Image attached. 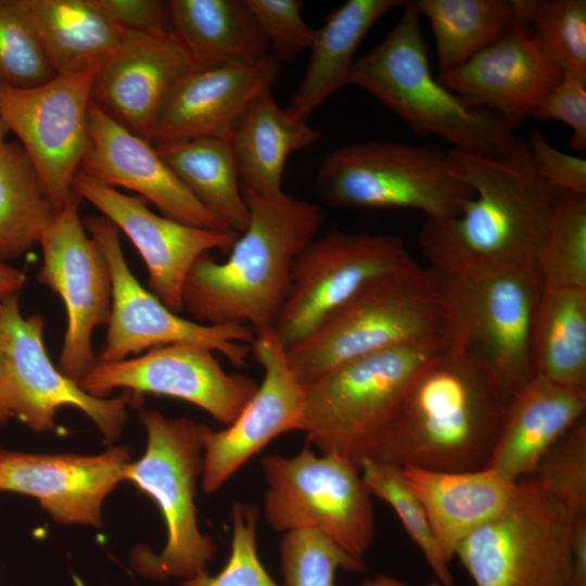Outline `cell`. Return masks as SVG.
I'll list each match as a JSON object with an SVG mask.
<instances>
[{"label":"cell","instance_id":"cell-19","mask_svg":"<svg viewBox=\"0 0 586 586\" xmlns=\"http://www.w3.org/2000/svg\"><path fill=\"white\" fill-rule=\"evenodd\" d=\"M251 352L264 371L256 393L224 430L203 424L201 485L205 494L221 488L273 438L298 431L304 386L292 372L273 329L257 332Z\"/></svg>","mask_w":586,"mask_h":586},{"label":"cell","instance_id":"cell-33","mask_svg":"<svg viewBox=\"0 0 586 586\" xmlns=\"http://www.w3.org/2000/svg\"><path fill=\"white\" fill-rule=\"evenodd\" d=\"M55 209L20 142L0 146V262L17 259L38 244Z\"/></svg>","mask_w":586,"mask_h":586},{"label":"cell","instance_id":"cell-20","mask_svg":"<svg viewBox=\"0 0 586 586\" xmlns=\"http://www.w3.org/2000/svg\"><path fill=\"white\" fill-rule=\"evenodd\" d=\"M193 67L171 30L145 34L122 29L119 44L94 75L91 103L131 133L152 143L164 99Z\"/></svg>","mask_w":586,"mask_h":586},{"label":"cell","instance_id":"cell-2","mask_svg":"<svg viewBox=\"0 0 586 586\" xmlns=\"http://www.w3.org/2000/svg\"><path fill=\"white\" fill-rule=\"evenodd\" d=\"M250 218L230 255L218 263L207 253L191 267L183 309L208 326L273 329L285 301L295 257L316 238L320 208L284 192L263 196L242 190Z\"/></svg>","mask_w":586,"mask_h":586},{"label":"cell","instance_id":"cell-44","mask_svg":"<svg viewBox=\"0 0 586 586\" xmlns=\"http://www.w3.org/2000/svg\"><path fill=\"white\" fill-rule=\"evenodd\" d=\"M539 176L558 192L586 194V160L552 146L544 135L533 129L526 140Z\"/></svg>","mask_w":586,"mask_h":586},{"label":"cell","instance_id":"cell-27","mask_svg":"<svg viewBox=\"0 0 586 586\" xmlns=\"http://www.w3.org/2000/svg\"><path fill=\"white\" fill-rule=\"evenodd\" d=\"M402 0H348L316 29L304 76L285 113L306 122L310 114L347 85L360 42L375 22L404 5Z\"/></svg>","mask_w":586,"mask_h":586},{"label":"cell","instance_id":"cell-50","mask_svg":"<svg viewBox=\"0 0 586 586\" xmlns=\"http://www.w3.org/2000/svg\"><path fill=\"white\" fill-rule=\"evenodd\" d=\"M9 129L2 118L1 112H0V146L5 142V137L8 135Z\"/></svg>","mask_w":586,"mask_h":586},{"label":"cell","instance_id":"cell-17","mask_svg":"<svg viewBox=\"0 0 586 586\" xmlns=\"http://www.w3.org/2000/svg\"><path fill=\"white\" fill-rule=\"evenodd\" d=\"M213 353L193 344L158 346L119 361H97L78 384L99 398L124 388L141 396L150 393L182 399L228 426L254 396L258 383L226 372Z\"/></svg>","mask_w":586,"mask_h":586},{"label":"cell","instance_id":"cell-28","mask_svg":"<svg viewBox=\"0 0 586 586\" xmlns=\"http://www.w3.org/2000/svg\"><path fill=\"white\" fill-rule=\"evenodd\" d=\"M170 30L195 67L242 64L269 54L245 0H169Z\"/></svg>","mask_w":586,"mask_h":586},{"label":"cell","instance_id":"cell-43","mask_svg":"<svg viewBox=\"0 0 586 586\" xmlns=\"http://www.w3.org/2000/svg\"><path fill=\"white\" fill-rule=\"evenodd\" d=\"M531 117L569 126L571 146L583 153L586 150V79L562 74L559 82L533 109Z\"/></svg>","mask_w":586,"mask_h":586},{"label":"cell","instance_id":"cell-31","mask_svg":"<svg viewBox=\"0 0 586 586\" xmlns=\"http://www.w3.org/2000/svg\"><path fill=\"white\" fill-rule=\"evenodd\" d=\"M531 355L534 378L586 390V289L544 286Z\"/></svg>","mask_w":586,"mask_h":586},{"label":"cell","instance_id":"cell-16","mask_svg":"<svg viewBox=\"0 0 586 586\" xmlns=\"http://www.w3.org/2000/svg\"><path fill=\"white\" fill-rule=\"evenodd\" d=\"M78 199L73 193L42 233L37 272L39 283L64 304L67 324L58 368L77 383L97 362L93 332L107 323L112 305L109 265L79 217Z\"/></svg>","mask_w":586,"mask_h":586},{"label":"cell","instance_id":"cell-29","mask_svg":"<svg viewBox=\"0 0 586 586\" xmlns=\"http://www.w3.org/2000/svg\"><path fill=\"white\" fill-rule=\"evenodd\" d=\"M320 139L319 130L285 113L271 89L263 91L245 111L230 141L242 190L263 196L282 193L288 157Z\"/></svg>","mask_w":586,"mask_h":586},{"label":"cell","instance_id":"cell-38","mask_svg":"<svg viewBox=\"0 0 586 586\" xmlns=\"http://www.w3.org/2000/svg\"><path fill=\"white\" fill-rule=\"evenodd\" d=\"M54 76L23 0H0V85L27 89Z\"/></svg>","mask_w":586,"mask_h":586},{"label":"cell","instance_id":"cell-5","mask_svg":"<svg viewBox=\"0 0 586 586\" xmlns=\"http://www.w3.org/2000/svg\"><path fill=\"white\" fill-rule=\"evenodd\" d=\"M420 20L415 2L406 1L385 38L355 60L347 85L369 92L418 136L437 137L451 149L507 153L518 139L513 129L434 77Z\"/></svg>","mask_w":586,"mask_h":586},{"label":"cell","instance_id":"cell-14","mask_svg":"<svg viewBox=\"0 0 586 586\" xmlns=\"http://www.w3.org/2000/svg\"><path fill=\"white\" fill-rule=\"evenodd\" d=\"M413 262L394 234L332 229L315 238L293 262L290 288L273 326L276 335L284 348L294 344L367 283Z\"/></svg>","mask_w":586,"mask_h":586},{"label":"cell","instance_id":"cell-4","mask_svg":"<svg viewBox=\"0 0 586 586\" xmlns=\"http://www.w3.org/2000/svg\"><path fill=\"white\" fill-rule=\"evenodd\" d=\"M456 336L440 278L413 262L367 283L285 355L306 386L352 360L396 347L446 345Z\"/></svg>","mask_w":586,"mask_h":586},{"label":"cell","instance_id":"cell-35","mask_svg":"<svg viewBox=\"0 0 586 586\" xmlns=\"http://www.w3.org/2000/svg\"><path fill=\"white\" fill-rule=\"evenodd\" d=\"M534 259L544 286L586 289V194L559 193Z\"/></svg>","mask_w":586,"mask_h":586},{"label":"cell","instance_id":"cell-42","mask_svg":"<svg viewBox=\"0 0 586 586\" xmlns=\"http://www.w3.org/2000/svg\"><path fill=\"white\" fill-rule=\"evenodd\" d=\"M269 43V53L280 63L309 49L316 29L302 16L301 0H245Z\"/></svg>","mask_w":586,"mask_h":586},{"label":"cell","instance_id":"cell-9","mask_svg":"<svg viewBox=\"0 0 586 586\" xmlns=\"http://www.w3.org/2000/svg\"><path fill=\"white\" fill-rule=\"evenodd\" d=\"M315 186L317 198L333 208H411L438 221L460 216L474 196L438 146L374 140L327 154Z\"/></svg>","mask_w":586,"mask_h":586},{"label":"cell","instance_id":"cell-22","mask_svg":"<svg viewBox=\"0 0 586 586\" xmlns=\"http://www.w3.org/2000/svg\"><path fill=\"white\" fill-rule=\"evenodd\" d=\"M280 68L281 63L270 53L251 63L191 68L164 99L152 143L199 138L231 141L250 104L271 89Z\"/></svg>","mask_w":586,"mask_h":586},{"label":"cell","instance_id":"cell-45","mask_svg":"<svg viewBox=\"0 0 586 586\" xmlns=\"http://www.w3.org/2000/svg\"><path fill=\"white\" fill-rule=\"evenodd\" d=\"M93 2L120 29L145 34L170 30L167 1L93 0Z\"/></svg>","mask_w":586,"mask_h":586},{"label":"cell","instance_id":"cell-46","mask_svg":"<svg viewBox=\"0 0 586 586\" xmlns=\"http://www.w3.org/2000/svg\"><path fill=\"white\" fill-rule=\"evenodd\" d=\"M569 586H586V517L571 519Z\"/></svg>","mask_w":586,"mask_h":586},{"label":"cell","instance_id":"cell-10","mask_svg":"<svg viewBox=\"0 0 586 586\" xmlns=\"http://www.w3.org/2000/svg\"><path fill=\"white\" fill-rule=\"evenodd\" d=\"M572 517L532 476L457 547L475 586H569Z\"/></svg>","mask_w":586,"mask_h":586},{"label":"cell","instance_id":"cell-11","mask_svg":"<svg viewBox=\"0 0 586 586\" xmlns=\"http://www.w3.org/2000/svg\"><path fill=\"white\" fill-rule=\"evenodd\" d=\"M260 467L267 484L263 513L272 530H316L347 553L365 555L374 538L375 519L358 464L305 447L291 457L265 456Z\"/></svg>","mask_w":586,"mask_h":586},{"label":"cell","instance_id":"cell-13","mask_svg":"<svg viewBox=\"0 0 586 586\" xmlns=\"http://www.w3.org/2000/svg\"><path fill=\"white\" fill-rule=\"evenodd\" d=\"M82 222L105 256L112 283L107 331L97 361H119L158 346L193 344L220 353L237 368L246 365L255 340L252 328L208 326L180 317L133 276L122 250L119 230L113 222L104 216H90Z\"/></svg>","mask_w":586,"mask_h":586},{"label":"cell","instance_id":"cell-30","mask_svg":"<svg viewBox=\"0 0 586 586\" xmlns=\"http://www.w3.org/2000/svg\"><path fill=\"white\" fill-rule=\"evenodd\" d=\"M55 75L104 61L119 44L122 29L93 0H23Z\"/></svg>","mask_w":586,"mask_h":586},{"label":"cell","instance_id":"cell-48","mask_svg":"<svg viewBox=\"0 0 586 586\" xmlns=\"http://www.w3.org/2000/svg\"><path fill=\"white\" fill-rule=\"evenodd\" d=\"M361 586H408L403 581L388 575H377L366 579ZM424 586H443L438 581L434 579Z\"/></svg>","mask_w":586,"mask_h":586},{"label":"cell","instance_id":"cell-26","mask_svg":"<svg viewBox=\"0 0 586 586\" xmlns=\"http://www.w3.org/2000/svg\"><path fill=\"white\" fill-rule=\"evenodd\" d=\"M400 469L407 485L423 506L438 549L448 564L458 545L507 506L518 482L491 468L471 471Z\"/></svg>","mask_w":586,"mask_h":586},{"label":"cell","instance_id":"cell-18","mask_svg":"<svg viewBox=\"0 0 586 586\" xmlns=\"http://www.w3.org/2000/svg\"><path fill=\"white\" fill-rule=\"evenodd\" d=\"M72 192L129 238L146 266L150 292L176 314L183 310L184 281L196 259L212 250H230L239 237L233 231L192 227L157 215L145 199L127 195L80 170L73 178Z\"/></svg>","mask_w":586,"mask_h":586},{"label":"cell","instance_id":"cell-37","mask_svg":"<svg viewBox=\"0 0 586 586\" xmlns=\"http://www.w3.org/2000/svg\"><path fill=\"white\" fill-rule=\"evenodd\" d=\"M359 467L370 494L384 500L395 511L405 531L422 552L435 579L443 586H455L424 508L407 485L402 469L372 459H365Z\"/></svg>","mask_w":586,"mask_h":586},{"label":"cell","instance_id":"cell-47","mask_svg":"<svg viewBox=\"0 0 586 586\" xmlns=\"http://www.w3.org/2000/svg\"><path fill=\"white\" fill-rule=\"evenodd\" d=\"M26 282V275L8 263L0 262V300L17 294Z\"/></svg>","mask_w":586,"mask_h":586},{"label":"cell","instance_id":"cell-3","mask_svg":"<svg viewBox=\"0 0 586 586\" xmlns=\"http://www.w3.org/2000/svg\"><path fill=\"white\" fill-rule=\"evenodd\" d=\"M418 242L453 307L456 339L509 403L534 378L532 337L544 289L535 259L472 258L454 245L440 221L428 218Z\"/></svg>","mask_w":586,"mask_h":586},{"label":"cell","instance_id":"cell-49","mask_svg":"<svg viewBox=\"0 0 586 586\" xmlns=\"http://www.w3.org/2000/svg\"><path fill=\"white\" fill-rule=\"evenodd\" d=\"M3 381H4V358H3L1 333H0V391L2 388Z\"/></svg>","mask_w":586,"mask_h":586},{"label":"cell","instance_id":"cell-41","mask_svg":"<svg viewBox=\"0 0 586 586\" xmlns=\"http://www.w3.org/2000/svg\"><path fill=\"white\" fill-rule=\"evenodd\" d=\"M258 509L235 502L231 509V549L228 561L215 576L207 572L181 582L182 586H278L264 568L256 543Z\"/></svg>","mask_w":586,"mask_h":586},{"label":"cell","instance_id":"cell-6","mask_svg":"<svg viewBox=\"0 0 586 586\" xmlns=\"http://www.w3.org/2000/svg\"><path fill=\"white\" fill-rule=\"evenodd\" d=\"M447 153L453 173L474 192L460 216L440 221L454 245L484 262L534 258L560 192L537 173L526 141L517 139L501 155Z\"/></svg>","mask_w":586,"mask_h":586},{"label":"cell","instance_id":"cell-12","mask_svg":"<svg viewBox=\"0 0 586 586\" xmlns=\"http://www.w3.org/2000/svg\"><path fill=\"white\" fill-rule=\"evenodd\" d=\"M44 320L40 314L24 316L17 294L0 300V333L4 381L0 391V424L16 418L37 433L55 430L60 408L81 410L106 443L122 433L129 407L140 406L143 396L124 391L99 398L85 392L50 359L43 343Z\"/></svg>","mask_w":586,"mask_h":586},{"label":"cell","instance_id":"cell-15","mask_svg":"<svg viewBox=\"0 0 586 586\" xmlns=\"http://www.w3.org/2000/svg\"><path fill=\"white\" fill-rule=\"evenodd\" d=\"M101 63L55 75L33 88L0 85L2 118L29 156L56 211L73 194V178L88 150L91 88Z\"/></svg>","mask_w":586,"mask_h":586},{"label":"cell","instance_id":"cell-8","mask_svg":"<svg viewBox=\"0 0 586 586\" xmlns=\"http://www.w3.org/2000/svg\"><path fill=\"white\" fill-rule=\"evenodd\" d=\"M139 417L146 430V449L126 464L124 480L157 505L167 535L161 552L137 547L130 563L137 573L155 581H188L206 572L217 551L200 530L194 500L202 475L203 424L183 417L169 419L155 410H143Z\"/></svg>","mask_w":586,"mask_h":586},{"label":"cell","instance_id":"cell-39","mask_svg":"<svg viewBox=\"0 0 586 586\" xmlns=\"http://www.w3.org/2000/svg\"><path fill=\"white\" fill-rule=\"evenodd\" d=\"M279 549L284 586H335L337 570L357 573L365 569L361 558L311 528L283 533Z\"/></svg>","mask_w":586,"mask_h":586},{"label":"cell","instance_id":"cell-23","mask_svg":"<svg viewBox=\"0 0 586 586\" xmlns=\"http://www.w3.org/2000/svg\"><path fill=\"white\" fill-rule=\"evenodd\" d=\"M526 25H512L498 40L463 64L441 72L438 80L468 102L498 116L512 129L561 79Z\"/></svg>","mask_w":586,"mask_h":586},{"label":"cell","instance_id":"cell-32","mask_svg":"<svg viewBox=\"0 0 586 586\" xmlns=\"http://www.w3.org/2000/svg\"><path fill=\"white\" fill-rule=\"evenodd\" d=\"M154 146L204 207L231 231L241 234L246 229L250 214L230 141L199 138Z\"/></svg>","mask_w":586,"mask_h":586},{"label":"cell","instance_id":"cell-34","mask_svg":"<svg viewBox=\"0 0 586 586\" xmlns=\"http://www.w3.org/2000/svg\"><path fill=\"white\" fill-rule=\"evenodd\" d=\"M430 24L440 73L457 67L521 23L517 0H417ZM525 25V24H524Z\"/></svg>","mask_w":586,"mask_h":586},{"label":"cell","instance_id":"cell-40","mask_svg":"<svg viewBox=\"0 0 586 586\" xmlns=\"http://www.w3.org/2000/svg\"><path fill=\"white\" fill-rule=\"evenodd\" d=\"M572 518L586 517V421L578 420L531 475Z\"/></svg>","mask_w":586,"mask_h":586},{"label":"cell","instance_id":"cell-1","mask_svg":"<svg viewBox=\"0 0 586 586\" xmlns=\"http://www.w3.org/2000/svg\"><path fill=\"white\" fill-rule=\"evenodd\" d=\"M507 406L456 339L413 380L369 459L433 471L486 468Z\"/></svg>","mask_w":586,"mask_h":586},{"label":"cell","instance_id":"cell-24","mask_svg":"<svg viewBox=\"0 0 586 586\" xmlns=\"http://www.w3.org/2000/svg\"><path fill=\"white\" fill-rule=\"evenodd\" d=\"M79 170L106 186L138 193L167 218L192 227L231 231L193 196L153 143L131 133L92 103L89 145Z\"/></svg>","mask_w":586,"mask_h":586},{"label":"cell","instance_id":"cell-36","mask_svg":"<svg viewBox=\"0 0 586 586\" xmlns=\"http://www.w3.org/2000/svg\"><path fill=\"white\" fill-rule=\"evenodd\" d=\"M520 18L562 74L586 79V1L517 0Z\"/></svg>","mask_w":586,"mask_h":586},{"label":"cell","instance_id":"cell-21","mask_svg":"<svg viewBox=\"0 0 586 586\" xmlns=\"http://www.w3.org/2000/svg\"><path fill=\"white\" fill-rule=\"evenodd\" d=\"M129 461L125 446L98 455L0 449V491L34 497L56 522L100 527L103 502Z\"/></svg>","mask_w":586,"mask_h":586},{"label":"cell","instance_id":"cell-25","mask_svg":"<svg viewBox=\"0 0 586 586\" xmlns=\"http://www.w3.org/2000/svg\"><path fill=\"white\" fill-rule=\"evenodd\" d=\"M586 390L533 378L508 403L486 468L511 481L531 476L546 451L585 417Z\"/></svg>","mask_w":586,"mask_h":586},{"label":"cell","instance_id":"cell-7","mask_svg":"<svg viewBox=\"0 0 586 586\" xmlns=\"http://www.w3.org/2000/svg\"><path fill=\"white\" fill-rule=\"evenodd\" d=\"M451 343L396 347L333 369L304 386L298 431L321 454L360 466L371 457L413 380Z\"/></svg>","mask_w":586,"mask_h":586}]
</instances>
